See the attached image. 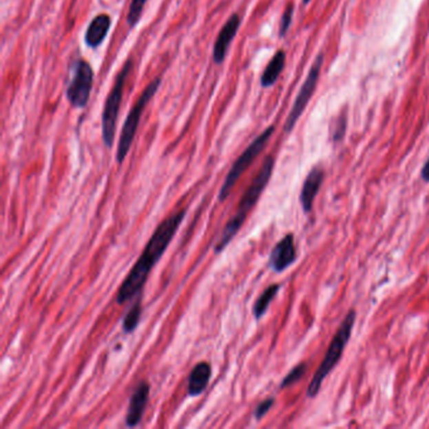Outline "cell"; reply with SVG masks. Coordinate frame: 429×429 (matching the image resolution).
I'll list each match as a JSON object with an SVG mask.
<instances>
[{"label": "cell", "mask_w": 429, "mask_h": 429, "mask_svg": "<svg viewBox=\"0 0 429 429\" xmlns=\"http://www.w3.org/2000/svg\"><path fill=\"white\" fill-rule=\"evenodd\" d=\"M185 214V209L174 213L169 216L164 222H161L155 229L143 255H140L138 262L135 263L134 269L120 286L116 296L117 304H125L126 301L132 300L134 296L140 295V292L143 291V287L146 284L151 269L160 261L161 255L165 253L170 242L174 238L175 233L184 220Z\"/></svg>", "instance_id": "cell-1"}, {"label": "cell", "mask_w": 429, "mask_h": 429, "mask_svg": "<svg viewBox=\"0 0 429 429\" xmlns=\"http://www.w3.org/2000/svg\"><path fill=\"white\" fill-rule=\"evenodd\" d=\"M273 167H275V159L272 156H267L263 161L262 167L260 169L258 174L255 175L253 182L249 185V188L246 190V193L240 199L238 208L234 213V216L228 220V223L224 227V231L222 232L218 243L216 244V248H214L216 253H220L232 242L236 234L240 232V227L243 226L249 211L253 209V207L258 202L263 190L266 189L269 179L272 176V173H273Z\"/></svg>", "instance_id": "cell-2"}, {"label": "cell", "mask_w": 429, "mask_h": 429, "mask_svg": "<svg viewBox=\"0 0 429 429\" xmlns=\"http://www.w3.org/2000/svg\"><path fill=\"white\" fill-rule=\"evenodd\" d=\"M357 320V311L355 310H350L348 315L345 316V319L342 322V325L337 328V331L335 333L333 340L328 345V353L324 357L320 366L317 368V370L313 374V380L310 383V386L307 388L306 395L313 399L317 394L320 393L321 386L324 380L326 379L328 374L334 370L335 366L340 362L344 350L346 348L348 342H349L351 334H353V328L354 324Z\"/></svg>", "instance_id": "cell-3"}, {"label": "cell", "mask_w": 429, "mask_h": 429, "mask_svg": "<svg viewBox=\"0 0 429 429\" xmlns=\"http://www.w3.org/2000/svg\"><path fill=\"white\" fill-rule=\"evenodd\" d=\"M134 67L132 59H127L124 66L117 74L114 86L109 91V96L105 102V107L102 112V140L106 147H112L115 134H116L117 117L124 96V88L127 77L130 76Z\"/></svg>", "instance_id": "cell-4"}, {"label": "cell", "mask_w": 429, "mask_h": 429, "mask_svg": "<svg viewBox=\"0 0 429 429\" xmlns=\"http://www.w3.org/2000/svg\"><path fill=\"white\" fill-rule=\"evenodd\" d=\"M161 85V77H158L155 80L151 81L145 90L141 92V96L138 97L136 103L132 106L129 115L125 120L123 130H121V136L118 140V145H117L116 160L118 164H123L125 158L127 156V154L132 149V141L135 138V135L138 132V124L141 116L145 111L146 106L149 105V102L151 101L156 91L159 90Z\"/></svg>", "instance_id": "cell-5"}, {"label": "cell", "mask_w": 429, "mask_h": 429, "mask_svg": "<svg viewBox=\"0 0 429 429\" xmlns=\"http://www.w3.org/2000/svg\"><path fill=\"white\" fill-rule=\"evenodd\" d=\"M273 132H275V126H269L262 134H260L248 145L247 149L242 153L240 158L234 161L229 173L227 174L226 180L222 184V188L219 190V202L226 200L234 188V185L240 180V175L243 174L248 167H251V164L255 160V158L264 150V147L269 144V138H272Z\"/></svg>", "instance_id": "cell-6"}, {"label": "cell", "mask_w": 429, "mask_h": 429, "mask_svg": "<svg viewBox=\"0 0 429 429\" xmlns=\"http://www.w3.org/2000/svg\"><path fill=\"white\" fill-rule=\"evenodd\" d=\"M95 73L86 59H79L72 66V77L67 86V100L74 109L87 106L94 87Z\"/></svg>", "instance_id": "cell-7"}, {"label": "cell", "mask_w": 429, "mask_h": 429, "mask_svg": "<svg viewBox=\"0 0 429 429\" xmlns=\"http://www.w3.org/2000/svg\"><path fill=\"white\" fill-rule=\"evenodd\" d=\"M322 63H324V54L321 53L313 61V66H311L310 71L307 73L305 82L300 88L297 97L293 102L291 111H290L289 116L286 118V124H284V132L286 134H290L293 130V127L297 124L298 118L302 116V114L305 112V109L307 107L310 100H311L315 90L317 87Z\"/></svg>", "instance_id": "cell-8"}, {"label": "cell", "mask_w": 429, "mask_h": 429, "mask_svg": "<svg viewBox=\"0 0 429 429\" xmlns=\"http://www.w3.org/2000/svg\"><path fill=\"white\" fill-rule=\"evenodd\" d=\"M296 260L297 252L295 246V237L292 233H289L272 249L269 255V267L277 273H281L296 262Z\"/></svg>", "instance_id": "cell-9"}, {"label": "cell", "mask_w": 429, "mask_h": 429, "mask_svg": "<svg viewBox=\"0 0 429 429\" xmlns=\"http://www.w3.org/2000/svg\"><path fill=\"white\" fill-rule=\"evenodd\" d=\"M240 27V17L238 14H232L228 21L224 23L222 30L219 32L213 47V62L216 65H222L226 59L227 53L233 39L237 36V32Z\"/></svg>", "instance_id": "cell-10"}, {"label": "cell", "mask_w": 429, "mask_h": 429, "mask_svg": "<svg viewBox=\"0 0 429 429\" xmlns=\"http://www.w3.org/2000/svg\"><path fill=\"white\" fill-rule=\"evenodd\" d=\"M324 178H325V170L319 165L313 167L306 176L302 189H301V194H300V203L302 205V209L306 214H308L313 211V202L320 191L321 185L324 182Z\"/></svg>", "instance_id": "cell-11"}, {"label": "cell", "mask_w": 429, "mask_h": 429, "mask_svg": "<svg viewBox=\"0 0 429 429\" xmlns=\"http://www.w3.org/2000/svg\"><path fill=\"white\" fill-rule=\"evenodd\" d=\"M150 394V386L147 381H141L135 392L132 393L130 399V406L126 415V426L127 427H136L141 422L143 415L145 412L146 404Z\"/></svg>", "instance_id": "cell-12"}, {"label": "cell", "mask_w": 429, "mask_h": 429, "mask_svg": "<svg viewBox=\"0 0 429 429\" xmlns=\"http://www.w3.org/2000/svg\"><path fill=\"white\" fill-rule=\"evenodd\" d=\"M111 28V18L109 14L96 15L95 18L88 24L87 30L85 33V42L90 48H98L105 38L109 34Z\"/></svg>", "instance_id": "cell-13"}, {"label": "cell", "mask_w": 429, "mask_h": 429, "mask_svg": "<svg viewBox=\"0 0 429 429\" xmlns=\"http://www.w3.org/2000/svg\"><path fill=\"white\" fill-rule=\"evenodd\" d=\"M211 368L207 362L197 364L190 373L188 383V394L190 397H198L204 393L211 380Z\"/></svg>", "instance_id": "cell-14"}, {"label": "cell", "mask_w": 429, "mask_h": 429, "mask_svg": "<svg viewBox=\"0 0 429 429\" xmlns=\"http://www.w3.org/2000/svg\"><path fill=\"white\" fill-rule=\"evenodd\" d=\"M284 66H286V52L280 50L276 52V54L272 57L269 65L264 68L261 76V86L264 88L272 87L280 79Z\"/></svg>", "instance_id": "cell-15"}, {"label": "cell", "mask_w": 429, "mask_h": 429, "mask_svg": "<svg viewBox=\"0 0 429 429\" xmlns=\"http://www.w3.org/2000/svg\"><path fill=\"white\" fill-rule=\"evenodd\" d=\"M281 286L280 284H272L267 287L264 291L262 292V295L260 297L257 298V301L253 306V315H255V319L260 320L262 317L264 313H267L269 305L272 302V300L276 297L277 293L280 291Z\"/></svg>", "instance_id": "cell-16"}, {"label": "cell", "mask_w": 429, "mask_h": 429, "mask_svg": "<svg viewBox=\"0 0 429 429\" xmlns=\"http://www.w3.org/2000/svg\"><path fill=\"white\" fill-rule=\"evenodd\" d=\"M346 127H348V112L342 111L330 124V138H331V141L335 144L342 141V138H345V135H346Z\"/></svg>", "instance_id": "cell-17"}, {"label": "cell", "mask_w": 429, "mask_h": 429, "mask_svg": "<svg viewBox=\"0 0 429 429\" xmlns=\"http://www.w3.org/2000/svg\"><path fill=\"white\" fill-rule=\"evenodd\" d=\"M141 297L138 296L135 302L132 304L129 313H126L124 321H123V328H124L125 334H132L135 331V328H138L140 317H141Z\"/></svg>", "instance_id": "cell-18"}, {"label": "cell", "mask_w": 429, "mask_h": 429, "mask_svg": "<svg viewBox=\"0 0 429 429\" xmlns=\"http://www.w3.org/2000/svg\"><path fill=\"white\" fill-rule=\"evenodd\" d=\"M147 0H132L130 8H129V13L126 17V22L130 28H135L140 22V18L144 12Z\"/></svg>", "instance_id": "cell-19"}, {"label": "cell", "mask_w": 429, "mask_h": 429, "mask_svg": "<svg viewBox=\"0 0 429 429\" xmlns=\"http://www.w3.org/2000/svg\"><path fill=\"white\" fill-rule=\"evenodd\" d=\"M306 370H307V365H306V363L298 364V365H296V366L284 377L280 388H281V389H284V388H287V386H293L295 383H297L298 380L305 375Z\"/></svg>", "instance_id": "cell-20"}, {"label": "cell", "mask_w": 429, "mask_h": 429, "mask_svg": "<svg viewBox=\"0 0 429 429\" xmlns=\"http://www.w3.org/2000/svg\"><path fill=\"white\" fill-rule=\"evenodd\" d=\"M293 10H295V7H293L292 3H290V4L286 7V9H284V14H282V18H281V23H280V36H281V38L287 34V32H289L290 27H291Z\"/></svg>", "instance_id": "cell-21"}, {"label": "cell", "mask_w": 429, "mask_h": 429, "mask_svg": "<svg viewBox=\"0 0 429 429\" xmlns=\"http://www.w3.org/2000/svg\"><path fill=\"white\" fill-rule=\"evenodd\" d=\"M275 399L269 398V399L263 400L262 403H260L255 410V418L257 421H261L264 415H267L269 409L273 407Z\"/></svg>", "instance_id": "cell-22"}, {"label": "cell", "mask_w": 429, "mask_h": 429, "mask_svg": "<svg viewBox=\"0 0 429 429\" xmlns=\"http://www.w3.org/2000/svg\"><path fill=\"white\" fill-rule=\"evenodd\" d=\"M421 176H422V179L424 182H429V156L428 159L424 163V165H423Z\"/></svg>", "instance_id": "cell-23"}, {"label": "cell", "mask_w": 429, "mask_h": 429, "mask_svg": "<svg viewBox=\"0 0 429 429\" xmlns=\"http://www.w3.org/2000/svg\"><path fill=\"white\" fill-rule=\"evenodd\" d=\"M310 1H311V0H302V3H304V6H307V4L310 3Z\"/></svg>", "instance_id": "cell-24"}]
</instances>
